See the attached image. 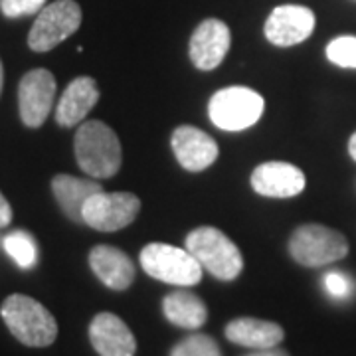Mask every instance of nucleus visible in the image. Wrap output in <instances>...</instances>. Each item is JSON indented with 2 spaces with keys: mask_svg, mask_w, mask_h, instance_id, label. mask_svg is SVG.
I'll use <instances>...</instances> for the list:
<instances>
[{
  "mask_svg": "<svg viewBox=\"0 0 356 356\" xmlns=\"http://www.w3.org/2000/svg\"><path fill=\"white\" fill-rule=\"evenodd\" d=\"M315 30V14L307 6L283 4L266 20V38L280 48L305 42Z\"/></svg>",
  "mask_w": 356,
  "mask_h": 356,
  "instance_id": "obj_11",
  "label": "nucleus"
},
{
  "mask_svg": "<svg viewBox=\"0 0 356 356\" xmlns=\"http://www.w3.org/2000/svg\"><path fill=\"white\" fill-rule=\"evenodd\" d=\"M243 356H289V353H287V350H283V348L273 346V348H261V350H254V353H250V355H243Z\"/></svg>",
  "mask_w": 356,
  "mask_h": 356,
  "instance_id": "obj_26",
  "label": "nucleus"
},
{
  "mask_svg": "<svg viewBox=\"0 0 356 356\" xmlns=\"http://www.w3.org/2000/svg\"><path fill=\"white\" fill-rule=\"evenodd\" d=\"M10 222H13V208L4 198V194L0 192V228H6Z\"/></svg>",
  "mask_w": 356,
  "mask_h": 356,
  "instance_id": "obj_25",
  "label": "nucleus"
},
{
  "mask_svg": "<svg viewBox=\"0 0 356 356\" xmlns=\"http://www.w3.org/2000/svg\"><path fill=\"white\" fill-rule=\"evenodd\" d=\"M4 250L6 254L16 261V266L22 269H30L36 266L38 259V250H36V240L22 229H16L4 238Z\"/></svg>",
  "mask_w": 356,
  "mask_h": 356,
  "instance_id": "obj_20",
  "label": "nucleus"
},
{
  "mask_svg": "<svg viewBox=\"0 0 356 356\" xmlns=\"http://www.w3.org/2000/svg\"><path fill=\"white\" fill-rule=\"evenodd\" d=\"M163 313L166 321L180 329H200L208 321V307L202 299L186 289L168 293L163 301Z\"/></svg>",
  "mask_w": 356,
  "mask_h": 356,
  "instance_id": "obj_19",
  "label": "nucleus"
},
{
  "mask_svg": "<svg viewBox=\"0 0 356 356\" xmlns=\"http://www.w3.org/2000/svg\"><path fill=\"white\" fill-rule=\"evenodd\" d=\"M2 83H4V67H2V62H0V91H2Z\"/></svg>",
  "mask_w": 356,
  "mask_h": 356,
  "instance_id": "obj_28",
  "label": "nucleus"
},
{
  "mask_svg": "<svg viewBox=\"0 0 356 356\" xmlns=\"http://www.w3.org/2000/svg\"><path fill=\"white\" fill-rule=\"evenodd\" d=\"M140 212L133 192H97L83 204V224L97 232H119L135 222Z\"/></svg>",
  "mask_w": 356,
  "mask_h": 356,
  "instance_id": "obj_8",
  "label": "nucleus"
},
{
  "mask_svg": "<svg viewBox=\"0 0 356 356\" xmlns=\"http://www.w3.org/2000/svg\"><path fill=\"white\" fill-rule=\"evenodd\" d=\"M226 339L229 343L240 344L245 348H273L281 344L285 339L283 327L273 323V321H264V318L254 317H240L229 321L226 327Z\"/></svg>",
  "mask_w": 356,
  "mask_h": 356,
  "instance_id": "obj_17",
  "label": "nucleus"
},
{
  "mask_svg": "<svg viewBox=\"0 0 356 356\" xmlns=\"http://www.w3.org/2000/svg\"><path fill=\"white\" fill-rule=\"evenodd\" d=\"M252 188L266 198H293L305 191L307 178L301 168L285 161H267L252 172Z\"/></svg>",
  "mask_w": 356,
  "mask_h": 356,
  "instance_id": "obj_12",
  "label": "nucleus"
},
{
  "mask_svg": "<svg viewBox=\"0 0 356 356\" xmlns=\"http://www.w3.org/2000/svg\"><path fill=\"white\" fill-rule=\"evenodd\" d=\"M99 102V89L93 77H76L62 93L56 107V121L60 127H76Z\"/></svg>",
  "mask_w": 356,
  "mask_h": 356,
  "instance_id": "obj_16",
  "label": "nucleus"
},
{
  "mask_svg": "<svg viewBox=\"0 0 356 356\" xmlns=\"http://www.w3.org/2000/svg\"><path fill=\"white\" fill-rule=\"evenodd\" d=\"M266 109L264 97L250 88L234 86L216 91L208 103L210 121L222 131L238 133L255 125Z\"/></svg>",
  "mask_w": 356,
  "mask_h": 356,
  "instance_id": "obj_5",
  "label": "nucleus"
},
{
  "mask_svg": "<svg viewBox=\"0 0 356 356\" xmlns=\"http://www.w3.org/2000/svg\"><path fill=\"white\" fill-rule=\"evenodd\" d=\"M186 250L210 275L220 281H234L243 269L240 248L222 229L200 226L186 236Z\"/></svg>",
  "mask_w": 356,
  "mask_h": 356,
  "instance_id": "obj_3",
  "label": "nucleus"
},
{
  "mask_svg": "<svg viewBox=\"0 0 356 356\" xmlns=\"http://www.w3.org/2000/svg\"><path fill=\"white\" fill-rule=\"evenodd\" d=\"M232 34L226 22L218 18H206L192 32L188 44L191 62L202 72H212L228 56Z\"/></svg>",
  "mask_w": 356,
  "mask_h": 356,
  "instance_id": "obj_10",
  "label": "nucleus"
},
{
  "mask_svg": "<svg viewBox=\"0 0 356 356\" xmlns=\"http://www.w3.org/2000/svg\"><path fill=\"white\" fill-rule=\"evenodd\" d=\"M89 266L105 287L125 291L135 281V266L125 252L113 245H95L89 252Z\"/></svg>",
  "mask_w": 356,
  "mask_h": 356,
  "instance_id": "obj_15",
  "label": "nucleus"
},
{
  "mask_svg": "<svg viewBox=\"0 0 356 356\" xmlns=\"http://www.w3.org/2000/svg\"><path fill=\"white\" fill-rule=\"evenodd\" d=\"M89 341L99 356H135L137 341L123 318L99 313L89 325Z\"/></svg>",
  "mask_w": 356,
  "mask_h": 356,
  "instance_id": "obj_14",
  "label": "nucleus"
},
{
  "mask_svg": "<svg viewBox=\"0 0 356 356\" xmlns=\"http://www.w3.org/2000/svg\"><path fill=\"white\" fill-rule=\"evenodd\" d=\"M0 315L14 339L26 346H50L58 337V323L54 315L28 295L14 293L6 297L0 307Z\"/></svg>",
  "mask_w": 356,
  "mask_h": 356,
  "instance_id": "obj_2",
  "label": "nucleus"
},
{
  "mask_svg": "<svg viewBox=\"0 0 356 356\" xmlns=\"http://www.w3.org/2000/svg\"><path fill=\"white\" fill-rule=\"evenodd\" d=\"M170 356H222V350L212 337L196 332L172 346Z\"/></svg>",
  "mask_w": 356,
  "mask_h": 356,
  "instance_id": "obj_21",
  "label": "nucleus"
},
{
  "mask_svg": "<svg viewBox=\"0 0 356 356\" xmlns=\"http://www.w3.org/2000/svg\"><path fill=\"white\" fill-rule=\"evenodd\" d=\"M172 153L182 168L191 172H200L212 166L218 159V143L202 129L182 125L172 131L170 139Z\"/></svg>",
  "mask_w": 356,
  "mask_h": 356,
  "instance_id": "obj_13",
  "label": "nucleus"
},
{
  "mask_svg": "<svg viewBox=\"0 0 356 356\" xmlns=\"http://www.w3.org/2000/svg\"><path fill=\"white\" fill-rule=\"evenodd\" d=\"M48 0H0V13L6 18H20L38 14Z\"/></svg>",
  "mask_w": 356,
  "mask_h": 356,
  "instance_id": "obj_23",
  "label": "nucleus"
},
{
  "mask_svg": "<svg viewBox=\"0 0 356 356\" xmlns=\"http://www.w3.org/2000/svg\"><path fill=\"white\" fill-rule=\"evenodd\" d=\"M327 58L339 67L356 70V36H339L327 46Z\"/></svg>",
  "mask_w": 356,
  "mask_h": 356,
  "instance_id": "obj_22",
  "label": "nucleus"
},
{
  "mask_svg": "<svg viewBox=\"0 0 356 356\" xmlns=\"http://www.w3.org/2000/svg\"><path fill=\"white\" fill-rule=\"evenodd\" d=\"M74 151L79 168L91 178L115 177L123 163L119 137L103 121H86L79 125Z\"/></svg>",
  "mask_w": 356,
  "mask_h": 356,
  "instance_id": "obj_1",
  "label": "nucleus"
},
{
  "mask_svg": "<svg viewBox=\"0 0 356 356\" xmlns=\"http://www.w3.org/2000/svg\"><path fill=\"white\" fill-rule=\"evenodd\" d=\"M140 267L153 280L177 287H192L202 280V266L188 250L153 242L140 250Z\"/></svg>",
  "mask_w": 356,
  "mask_h": 356,
  "instance_id": "obj_4",
  "label": "nucleus"
},
{
  "mask_svg": "<svg viewBox=\"0 0 356 356\" xmlns=\"http://www.w3.org/2000/svg\"><path fill=\"white\" fill-rule=\"evenodd\" d=\"M56 97V77L38 67L28 72L18 86V109L26 127L38 129L46 123Z\"/></svg>",
  "mask_w": 356,
  "mask_h": 356,
  "instance_id": "obj_9",
  "label": "nucleus"
},
{
  "mask_svg": "<svg viewBox=\"0 0 356 356\" xmlns=\"http://www.w3.org/2000/svg\"><path fill=\"white\" fill-rule=\"evenodd\" d=\"M102 191V184L91 178H77L72 175H56L51 178V192L62 212L76 224H83V204Z\"/></svg>",
  "mask_w": 356,
  "mask_h": 356,
  "instance_id": "obj_18",
  "label": "nucleus"
},
{
  "mask_svg": "<svg viewBox=\"0 0 356 356\" xmlns=\"http://www.w3.org/2000/svg\"><path fill=\"white\" fill-rule=\"evenodd\" d=\"M81 8L76 0H56L46 4L36 16L28 34V46L32 51H50L62 44L81 26Z\"/></svg>",
  "mask_w": 356,
  "mask_h": 356,
  "instance_id": "obj_7",
  "label": "nucleus"
},
{
  "mask_svg": "<svg viewBox=\"0 0 356 356\" xmlns=\"http://www.w3.org/2000/svg\"><path fill=\"white\" fill-rule=\"evenodd\" d=\"M289 254L303 267H323L343 259L348 242L341 232L323 224H303L289 238Z\"/></svg>",
  "mask_w": 356,
  "mask_h": 356,
  "instance_id": "obj_6",
  "label": "nucleus"
},
{
  "mask_svg": "<svg viewBox=\"0 0 356 356\" xmlns=\"http://www.w3.org/2000/svg\"><path fill=\"white\" fill-rule=\"evenodd\" d=\"M323 285L334 299H346L353 293V281L343 271H329L323 280Z\"/></svg>",
  "mask_w": 356,
  "mask_h": 356,
  "instance_id": "obj_24",
  "label": "nucleus"
},
{
  "mask_svg": "<svg viewBox=\"0 0 356 356\" xmlns=\"http://www.w3.org/2000/svg\"><path fill=\"white\" fill-rule=\"evenodd\" d=\"M348 154L355 159V163H356V133L350 137V140H348Z\"/></svg>",
  "mask_w": 356,
  "mask_h": 356,
  "instance_id": "obj_27",
  "label": "nucleus"
}]
</instances>
